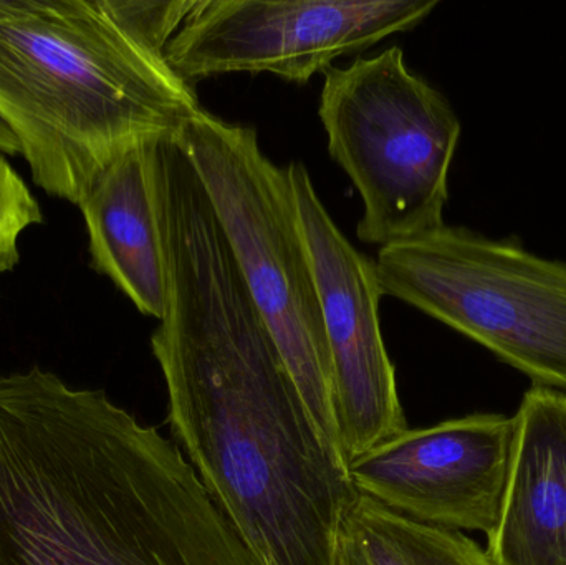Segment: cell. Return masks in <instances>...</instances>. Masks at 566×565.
<instances>
[{
    "instance_id": "cell-1",
    "label": "cell",
    "mask_w": 566,
    "mask_h": 565,
    "mask_svg": "<svg viewBox=\"0 0 566 565\" xmlns=\"http://www.w3.org/2000/svg\"><path fill=\"white\" fill-rule=\"evenodd\" d=\"M159 199L168 299L151 348L172 437L252 565H338L339 530L359 493L176 142L159 149Z\"/></svg>"
},
{
    "instance_id": "cell-2",
    "label": "cell",
    "mask_w": 566,
    "mask_h": 565,
    "mask_svg": "<svg viewBox=\"0 0 566 565\" xmlns=\"http://www.w3.org/2000/svg\"><path fill=\"white\" fill-rule=\"evenodd\" d=\"M0 565H252L178 444L103 390L0 377Z\"/></svg>"
},
{
    "instance_id": "cell-3",
    "label": "cell",
    "mask_w": 566,
    "mask_h": 565,
    "mask_svg": "<svg viewBox=\"0 0 566 565\" xmlns=\"http://www.w3.org/2000/svg\"><path fill=\"white\" fill-rule=\"evenodd\" d=\"M201 109L116 0H0V123L46 195L78 206L123 153Z\"/></svg>"
},
{
    "instance_id": "cell-4",
    "label": "cell",
    "mask_w": 566,
    "mask_h": 565,
    "mask_svg": "<svg viewBox=\"0 0 566 565\" xmlns=\"http://www.w3.org/2000/svg\"><path fill=\"white\" fill-rule=\"evenodd\" d=\"M176 139L201 179L249 294L310 414L342 457L322 302L289 171L262 151L254 128L205 108Z\"/></svg>"
},
{
    "instance_id": "cell-5",
    "label": "cell",
    "mask_w": 566,
    "mask_h": 565,
    "mask_svg": "<svg viewBox=\"0 0 566 565\" xmlns=\"http://www.w3.org/2000/svg\"><path fill=\"white\" fill-rule=\"evenodd\" d=\"M323 76L318 115L329 156L361 196L359 241L388 248L446 224L461 138L446 96L408 69L396 45Z\"/></svg>"
},
{
    "instance_id": "cell-6",
    "label": "cell",
    "mask_w": 566,
    "mask_h": 565,
    "mask_svg": "<svg viewBox=\"0 0 566 565\" xmlns=\"http://www.w3.org/2000/svg\"><path fill=\"white\" fill-rule=\"evenodd\" d=\"M382 295L398 299L491 350L532 387L566 394V262L442 224L379 249Z\"/></svg>"
},
{
    "instance_id": "cell-7",
    "label": "cell",
    "mask_w": 566,
    "mask_h": 565,
    "mask_svg": "<svg viewBox=\"0 0 566 565\" xmlns=\"http://www.w3.org/2000/svg\"><path fill=\"white\" fill-rule=\"evenodd\" d=\"M438 0H198L166 49L186 82L274 73L306 83L339 56L418 27Z\"/></svg>"
},
{
    "instance_id": "cell-8",
    "label": "cell",
    "mask_w": 566,
    "mask_h": 565,
    "mask_svg": "<svg viewBox=\"0 0 566 565\" xmlns=\"http://www.w3.org/2000/svg\"><path fill=\"white\" fill-rule=\"evenodd\" d=\"M300 228L318 285L332 367V400L346 467L408 430L395 365L379 324L375 261L343 234L302 163L286 166Z\"/></svg>"
},
{
    "instance_id": "cell-9",
    "label": "cell",
    "mask_w": 566,
    "mask_h": 565,
    "mask_svg": "<svg viewBox=\"0 0 566 565\" xmlns=\"http://www.w3.org/2000/svg\"><path fill=\"white\" fill-rule=\"evenodd\" d=\"M514 417L474 414L405 430L348 464L361 496L439 530L494 531L511 464Z\"/></svg>"
},
{
    "instance_id": "cell-10",
    "label": "cell",
    "mask_w": 566,
    "mask_h": 565,
    "mask_svg": "<svg viewBox=\"0 0 566 565\" xmlns=\"http://www.w3.org/2000/svg\"><path fill=\"white\" fill-rule=\"evenodd\" d=\"M494 565H566V394L532 387L514 417Z\"/></svg>"
},
{
    "instance_id": "cell-11",
    "label": "cell",
    "mask_w": 566,
    "mask_h": 565,
    "mask_svg": "<svg viewBox=\"0 0 566 565\" xmlns=\"http://www.w3.org/2000/svg\"><path fill=\"white\" fill-rule=\"evenodd\" d=\"M159 139L123 153L102 172L78 208L90 261L142 314L161 321L168 265L159 199Z\"/></svg>"
},
{
    "instance_id": "cell-12",
    "label": "cell",
    "mask_w": 566,
    "mask_h": 565,
    "mask_svg": "<svg viewBox=\"0 0 566 565\" xmlns=\"http://www.w3.org/2000/svg\"><path fill=\"white\" fill-rule=\"evenodd\" d=\"M338 565H494L474 541L416 523L361 496L343 520Z\"/></svg>"
},
{
    "instance_id": "cell-13",
    "label": "cell",
    "mask_w": 566,
    "mask_h": 565,
    "mask_svg": "<svg viewBox=\"0 0 566 565\" xmlns=\"http://www.w3.org/2000/svg\"><path fill=\"white\" fill-rule=\"evenodd\" d=\"M42 222V208L35 196L0 151V274L19 264L22 232Z\"/></svg>"
},
{
    "instance_id": "cell-14",
    "label": "cell",
    "mask_w": 566,
    "mask_h": 565,
    "mask_svg": "<svg viewBox=\"0 0 566 565\" xmlns=\"http://www.w3.org/2000/svg\"><path fill=\"white\" fill-rule=\"evenodd\" d=\"M0 151L3 155H19L20 146L17 143L15 136L0 123Z\"/></svg>"
}]
</instances>
